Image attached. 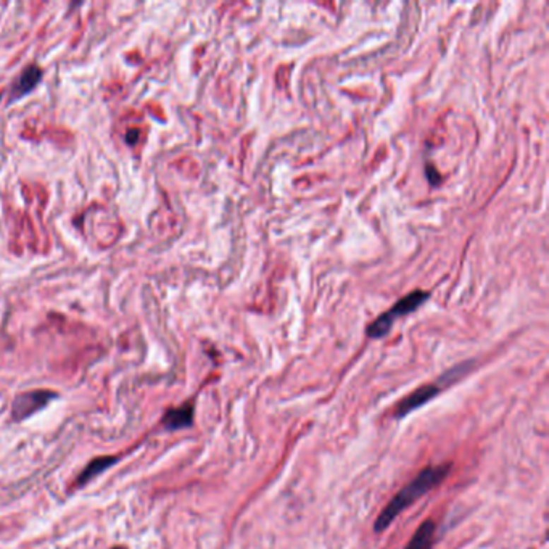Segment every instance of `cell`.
Masks as SVG:
<instances>
[{"label":"cell","instance_id":"cell-1","mask_svg":"<svg viewBox=\"0 0 549 549\" xmlns=\"http://www.w3.org/2000/svg\"><path fill=\"white\" fill-rule=\"evenodd\" d=\"M449 466H429L425 469H422L418 476H415L411 482L404 485V487L393 496L389 504H386L382 512L379 514V517L375 519L374 530L380 533L390 527L395 522V519L400 516L403 511H406L409 506L414 504L415 501L422 496L429 493L430 490L438 487L443 482V478L448 476Z\"/></svg>","mask_w":549,"mask_h":549},{"label":"cell","instance_id":"cell-2","mask_svg":"<svg viewBox=\"0 0 549 549\" xmlns=\"http://www.w3.org/2000/svg\"><path fill=\"white\" fill-rule=\"evenodd\" d=\"M429 298V293L427 292H420V290H415L413 293L406 295V297L401 298L400 302H398L395 306H391L390 311H386L385 314L379 316L377 319H375L371 326L367 327V337L371 338H380L384 337V335L389 333V331L393 326V322H395V319H398V317L401 316H406L409 313H413V311H415L419 308V306L425 302V300Z\"/></svg>","mask_w":549,"mask_h":549},{"label":"cell","instance_id":"cell-3","mask_svg":"<svg viewBox=\"0 0 549 549\" xmlns=\"http://www.w3.org/2000/svg\"><path fill=\"white\" fill-rule=\"evenodd\" d=\"M447 384H444V377H442L438 382L435 384H427V385H422L419 386L418 390H414L411 395L404 398V400H401L400 403L396 404V409H395V418L401 419L404 418V415L411 414L413 411H415V409H419L420 406H424L425 403H429L430 400H433L438 393L442 391V386H444Z\"/></svg>","mask_w":549,"mask_h":549},{"label":"cell","instance_id":"cell-4","mask_svg":"<svg viewBox=\"0 0 549 549\" xmlns=\"http://www.w3.org/2000/svg\"><path fill=\"white\" fill-rule=\"evenodd\" d=\"M55 395L52 391H28L13 401V418L16 420L30 418L31 414L44 408Z\"/></svg>","mask_w":549,"mask_h":549},{"label":"cell","instance_id":"cell-5","mask_svg":"<svg viewBox=\"0 0 549 549\" xmlns=\"http://www.w3.org/2000/svg\"><path fill=\"white\" fill-rule=\"evenodd\" d=\"M192 420H194V406L190 403L182 404V406L175 409H170L163 419L166 429L170 430L186 429V427L192 425Z\"/></svg>","mask_w":549,"mask_h":549},{"label":"cell","instance_id":"cell-6","mask_svg":"<svg viewBox=\"0 0 549 549\" xmlns=\"http://www.w3.org/2000/svg\"><path fill=\"white\" fill-rule=\"evenodd\" d=\"M437 525L432 519H427L420 527L414 531L411 540L404 549H432L433 540H435Z\"/></svg>","mask_w":549,"mask_h":549},{"label":"cell","instance_id":"cell-7","mask_svg":"<svg viewBox=\"0 0 549 549\" xmlns=\"http://www.w3.org/2000/svg\"><path fill=\"white\" fill-rule=\"evenodd\" d=\"M40 76H42V71H40L39 66L33 65L30 68H26L25 71L20 74V78L16 79V83L13 85V95L21 97L28 94V92H31L39 84Z\"/></svg>","mask_w":549,"mask_h":549},{"label":"cell","instance_id":"cell-8","mask_svg":"<svg viewBox=\"0 0 549 549\" xmlns=\"http://www.w3.org/2000/svg\"><path fill=\"white\" fill-rule=\"evenodd\" d=\"M118 459L114 458V456H102V458H95L92 462H89L88 466H85V469L83 471V473H81V477L78 478V485H83L88 483L89 480H92V478L97 477L98 473H102L103 471H107L110 466H113L114 462H117Z\"/></svg>","mask_w":549,"mask_h":549},{"label":"cell","instance_id":"cell-9","mask_svg":"<svg viewBox=\"0 0 549 549\" xmlns=\"http://www.w3.org/2000/svg\"><path fill=\"white\" fill-rule=\"evenodd\" d=\"M138 137H141V131L138 129H129L126 132V142L128 143H136L138 141Z\"/></svg>","mask_w":549,"mask_h":549},{"label":"cell","instance_id":"cell-10","mask_svg":"<svg viewBox=\"0 0 549 549\" xmlns=\"http://www.w3.org/2000/svg\"><path fill=\"white\" fill-rule=\"evenodd\" d=\"M113 549H126V548H113Z\"/></svg>","mask_w":549,"mask_h":549}]
</instances>
